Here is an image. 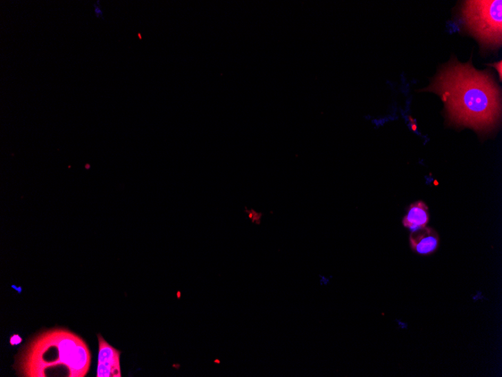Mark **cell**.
Returning <instances> with one entry per match:
<instances>
[{
	"label": "cell",
	"mask_w": 502,
	"mask_h": 377,
	"mask_svg": "<svg viewBox=\"0 0 502 377\" xmlns=\"http://www.w3.org/2000/svg\"><path fill=\"white\" fill-rule=\"evenodd\" d=\"M425 91L448 98L447 112L451 122L476 130L488 131L496 126L501 115L499 86L488 72L476 71L471 61L450 62Z\"/></svg>",
	"instance_id": "1"
},
{
	"label": "cell",
	"mask_w": 502,
	"mask_h": 377,
	"mask_svg": "<svg viewBox=\"0 0 502 377\" xmlns=\"http://www.w3.org/2000/svg\"><path fill=\"white\" fill-rule=\"evenodd\" d=\"M92 356L88 343L69 329H45L19 350L13 365L20 377H86Z\"/></svg>",
	"instance_id": "2"
},
{
	"label": "cell",
	"mask_w": 502,
	"mask_h": 377,
	"mask_svg": "<svg viewBox=\"0 0 502 377\" xmlns=\"http://www.w3.org/2000/svg\"><path fill=\"white\" fill-rule=\"evenodd\" d=\"M501 4L494 1H467L460 14L465 28L485 48L501 44Z\"/></svg>",
	"instance_id": "3"
},
{
	"label": "cell",
	"mask_w": 502,
	"mask_h": 377,
	"mask_svg": "<svg viewBox=\"0 0 502 377\" xmlns=\"http://www.w3.org/2000/svg\"><path fill=\"white\" fill-rule=\"evenodd\" d=\"M99 342V358L97 377H121V351L110 345L102 336L97 334Z\"/></svg>",
	"instance_id": "4"
},
{
	"label": "cell",
	"mask_w": 502,
	"mask_h": 377,
	"mask_svg": "<svg viewBox=\"0 0 502 377\" xmlns=\"http://www.w3.org/2000/svg\"><path fill=\"white\" fill-rule=\"evenodd\" d=\"M410 244L415 253L421 255H430L439 246V233L433 229L426 227L411 233Z\"/></svg>",
	"instance_id": "5"
},
{
	"label": "cell",
	"mask_w": 502,
	"mask_h": 377,
	"mask_svg": "<svg viewBox=\"0 0 502 377\" xmlns=\"http://www.w3.org/2000/svg\"><path fill=\"white\" fill-rule=\"evenodd\" d=\"M430 222V213L428 205L423 201H417L408 208L403 224L404 227L412 232L426 227Z\"/></svg>",
	"instance_id": "6"
},
{
	"label": "cell",
	"mask_w": 502,
	"mask_h": 377,
	"mask_svg": "<svg viewBox=\"0 0 502 377\" xmlns=\"http://www.w3.org/2000/svg\"><path fill=\"white\" fill-rule=\"evenodd\" d=\"M247 213L251 220H252L253 222L259 224L261 223L262 214L259 213L254 211V209H249V211H247Z\"/></svg>",
	"instance_id": "7"
},
{
	"label": "cell",
	"mask_w": 502,
	"mask_h": 377,
	"mask_svg": "<svg viewBox=\"0 0 502 377\" xmlns=\"http://www.w3.org/2000/svg\"><path fill=\"white\" fill-rule=\"evenodd\" d=\"M488 66L494 67V68L499 72V79H500V81H501V79H502V62H501V61L496 62L495 64H488Z\"/></svg>",
	"instance_id": "8"
},
{
	"label": "cell",
	"mask_w": 502,
	"mask_h": 377,
	"mask_svg": "<svg viewBox=\"0 0 502 377\" xmlns=\"http://www.w3.org/2000/svg\"><path fill=\"white\" fill-rule=\"evenodd\" d=\"M98 3H99V6H97V4H94V6L95 8V14H96L97 18H98V19H102L104 20V18H103V12L102 10H101V6H100L99 2H98Z\"/></svg>",
	"instance_id": "9"
},
{
	"label": "cell",
	"mask_w": 502,
	"mask_h": 377,
	"mask_svg": "<svg viewBox=\"0 0 502 377\" xmlns=\"http://www.w3.org/2000/svg\"><path fill=\"white\" fill-rule=\"evenodd\" d=\"M319 278L321 286H325V284H328L329 283L330 280L328 279H326L324 276L319 275Z\"/></svg>",
	"instance_id": "10"
},
{
	"label": "cell",
	"mask_w": 502,
	"mask_h": 377,
	"mask_svg": "<svg viewBox=\"0 0 502 377\" xmlns=\"http://www.w3.org/2000/svg\"><path fill=\"white\" fill-rule=\"evenodd\" d=\"M416 128H417L416 125L415 124H412V130L416 131Z\"/></svg>",
	"instance_id": "11"
}]
</instances>
